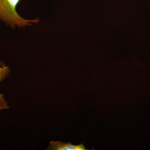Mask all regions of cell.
<instances>
[{"label":"cell","mask_w":150,"mask_h":150,"mask_svg":"<svg viewBox=\"0 0 150 150\" xmlns=\"http://www.w3.org/2000/svg\"><path fill=\"white\" fill-rule=\"evenodd\" d=\"M47 150H88L83 143L79 145L72 144L71 143L51 141Z\"/></svg>","instance_id":"obj_2"},{"label":"cell","mask_w":150,"mask_h":150,"mask_svg":"<svg viewBox=\"0 0 150 150\" xmlns=\"http://www.w3.org/2000/svg\"><path fill=\"white\" fill-rule=\"evenodd\" d=\"M21 0H0V20L12 28H24L32 25V23H37L38 19H25L17 12L16 7Z\"/></svg>","instance_id":"obj_1"},{"label":"cell","mask_w":150,"mask_h":150,"mask_svg":"<svg viewBox=\"0 0 150 150\" xmlns=\"http://www.w3.org/2000/svg\"><path fill=\"white\" fill-rule=\"evenodd\" d=\"M8 103L6 101L3 94H0V110L2 109H8L9 107L8 105Z\"/></svg>","instance_id":"obj_3"}]
</instances>
